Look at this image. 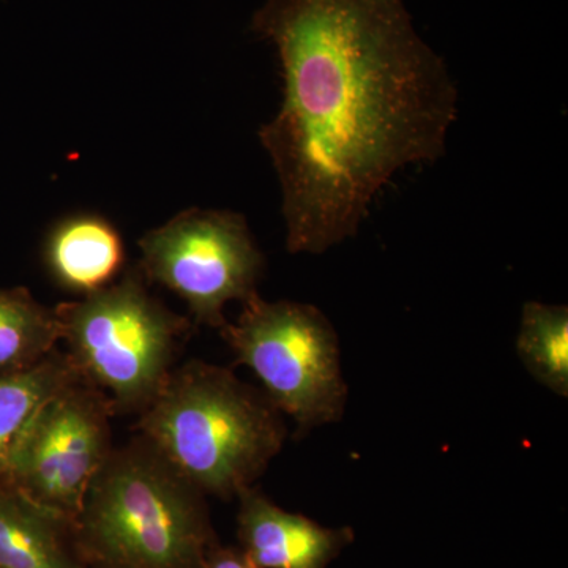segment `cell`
I'll return each mask as SVG.
<instances>
[{
    "mask_svg": "<svg viewBox=\"0 0 568 568\" xmlns=\"http://www.w3.org/2000/svg\"><path fill=\"white\" fill-rule=\"evenodd\" d=\"M71 538L70 521L10 485L0 487V568H84Z\"/></svg>",
    "mask_w": 568,
    "mask_h": 568,
    "instance_id": "30bf717a",
    "label": "cell"
},
{
    "mask_svg": "<svg viewBox=\"0 0 568 568\" xmlns=\"http://www.w3.org/2000/svg\"><path fill=\"white\" fill-rule=\"evenodd\" d=\"M43 260L59 286L88 295L114 283L125 264L121 234L99 215H74L55 224Z\"/></svg>",
    "mask_w": 568,
    "mask_h": 568,
    "instance_id": "9c48e42d",
    "label": "cell"
},
{
    "mask_svg": "<svg viewBox=\"0 0 568 568\" xmlns=\"http://www.w3.org/2000/svg\"><path fill=\"white\" fill-rule=\"evenodd\" d=\"M205 496L138 435L112 448L73 530L104 568H203L211 552Z\"/></svg>",
    "mask_w": 568,
    "mask_h": 568,
    "instance_id": "3957f363",
    "label": "cell"
},
{
    "mask_svg": "<svg viewBox=\"0 0 568 568\" xmlns=\"http://www.w3.org/2000/svg\"><path fill=\"white\" fill-rule=\"evenodd\" d=\"M519 361L552 394L568 396V308L526 302L517 336Z\"/></svg>",
    "mask_w": 568,
    "mask_h": 568,
    "instance_id": "4fadbf2b",
    "label": "cell"
},
{
    "mask_svg": "<svg viewBox=\"0 0 568 568\" xmlns=\"http://www.w3.org/2000/svg\"><path fill=\"white\" fill-rule=\"evenodd\" d=\"M61 342L54 308L26 287H0V375L39 364Z\"/></svg>",
    "mask_w": 568,
    "mask_h": 568,
    "instance_id": "7c38bea8",
    "label": "cell"
},
{
    "mask_svg": "<svg viewBox=\"0 0 568 568\" xmlns=\"http://www.w3.org/2000/svg\"><path fill=\"white\" fill-rule=\"evenodd\" d=\"M138 264L149 284L173 291L194 324L222 331L224 306L257 294L265 261L244 215L190 209L138 241Z\"/></svg>",
    "mask_w": 568,
    "mask_h": 568,
    "instance_id": "8992f818",
    "label": "cell"
},
{
    "mask_svg": "<svg viewBox=\"0 0 568 568\" xmlns=\"http://www.w3.org/2000/svg\"><path fill=\"white\" fill-rule=\"evenodd\" d=\"M77 376L58 347L31 368L0 375V487L9 485L14 459L41 407Z\"/></svg>",
    "mask_w": 568,
    "mask_h": 568,
    "instance_id": "8fae6325",
    "label": "cell"
},
{
    "mask_svg": "<svg viewBox=\"0 0 568 568\" xmlns=\"http://www.w3.org/2000/svg\"><path fill=\"white\" fill-rule=\"evenodd\" d=\"M111 403L80 376L41 407L10 474V487L71 525L112 448Z\"/></svg>",
    "mask_w": 568,
    "mask_h": 568,
    "instance_id": "52a82bcc",
    "label": "cell"
},
{
    "mask_svg": "<svg viewBox=\"0 0 568 568\" xmlns=\"http://www.w3.org/2000/svg\"><path fill=\"white\" fill-rule=\"evenodd\" d=\"M237 499L242 552L256 568H325L346 544L345 530L283 510L256 485Z\"/></svg>",
    "mask_w": 568,
    "mask_h": 568,
    "instance_id": "ba28073f",
    "label": "cell"
},
{
    "mask_svg": "<svg viewBox=\"0 0 568 568\" xmlns=\"http://www.w3.org/2000/svg\"><path fill=\"white\" fill-rule=\"evenodd\" d=\"M203 568H256L244 552L230 548H212Z\"/></svg>",
    "mask_w": 568,
    "mask_h": 568,
    "instance_id": "5bb4252c",
    "label": "cell"
},
{
    "mask_svg": "<svg viewBox=\"0 0 568 568\" xmlns=\"http://www.w3.org/2000/svg\"><path fill=\"white\" fill-rule=\"evenodd\" d=\"M220 335L235 364L252 369L264 394L298 432L336 424L345 416L349 388L338 334L317 306L265 301L257 293Z\"/></svg>",
    "mask_w": 568,
    "mask_h": 568,
    "instance_id": "5b68a950",
    "label": "cell"
},
{
    "mask_svg": "<svg viewBox=\"0 0 568 568\" xmlns=\"http://www.w3.org/2000/svg\"><path fill=\"white\" fill-rule=\"evenodd\" d=\"M136 429L194 488L220 499L254 487L287 437L263 390L196 358L175 366Z\"/></svg>",
    "mask_w": 568,
    "mask_h": 568,
    "instance_id": "7a4b0ae2",
    "label": "cell"
},
{
    "mask_svg": "<svg viewBox=\"0 0 568 568\" xmlns=\"http://www.w3.org/2000/svg\"><path fill=\"white\" fill-rule=\"evenodd\" d=\"M54 312L74 372L106 396L115 416L140 414L155 398L194 327L149 293L138 265Z\"/></svg>",
    "mask_w": 568,
    "mask_h": 568,
    "instance_id": "277c9868",
    "label": "cell"
},
{
    "mask_svg": "<svg viewBox=\"0 0 568 568\" xmlns=\"http://www.w3.org/2000/svg\"><path fill=\"white\" fill-rule=\"evenodd\" d=\"M252 29L282 65V106L260 141L286 248L323 254L357 235L399 171L446 153L458 89L403 0H267Z\"/></svg>",
    "mask_w": 568,
    "mask_h": 568,
    "instance_id": "6da1fadb",
    "label": "cell"
}]
</instances>
